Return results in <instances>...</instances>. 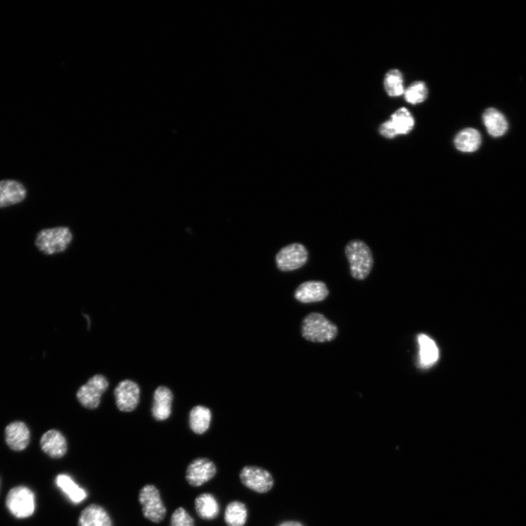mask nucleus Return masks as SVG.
Here are the masks:
<instances>
[{"label":"nucleus","instance_id":"obj_1","mask_svg":"<svg viewBox=\"0 0 526 526\" xmlns=\"http://www.w3.org/2000/svg\"><path fill=\"white\" fill-rule=\"evenodd\" d=\"M350 265L351 275L359 280H365L371 273L373 260L370 248L359 240L351 241L345 249Z\"/></svg>","mask_w":526,"mask_h":526},{"label":"nucleus","instance_id":"obj_2","mask_svg":"<svg viewBox=\"0 0 526 526\" xmlns=\"http://www.w3.org/2000/svg\"><path fill=\"white\" fill-rule=\"evenodd\" d=\"M338 334V329L324 316L311 313L303 321L302 335L310 342L324 343L333 341Z\"/></svg>","mask_w":526,"mask_h":526},{"label":"nucleus","instance_id":"obj_3","mask_svg":"<svg viewBox=\"0 0 526 526\" xmlns=\"http://www.w3.org/2000/svg\"><path fill=\"white\" fill-rule=\"evenodd\" d=\"M73 240L68 227H61L41 230L36 239V246L43 253L51 256L64 251Z\"/></svg>","mask_w":526,"mask_h":526},{"label":"nucleus","instance_id":"obj_4","mask_svg":"<svg viewBox=\"0 0 526 526\" xmlns=\"http://www.w3.org/2000/svg\"><path fill=\"white\" fill-rule=\"evenodd\" d=\"M109 387L107 377L96 374L78 389L76 394L78 401L84 408L95 410L100 406L102 395Z\"/></svg>","mask_w":526,"mask_h":526},{"label":"nucleus","instance_id":"obj_5","mask_svg":"<svg viewBox=\"0 0 526 526\" xmlns=\"http://www.w3.org/2000/svg\"><path fill=\"white\" fill-rule=\"evenodd\" d=\"M138 499L146 519L155 523L161 522L165 519L167 510L160 491L155 486H145L139 492Z\"/></svg>","mask_w":526,"mask_h":526},{"label":"nucleus","instance_id":"obj_6","mask_svg":"<svg viewBox=\"0 0 526 526\" xmlns=\"http://www.w3.org/2000/svg\"><path fill=\"white\" fill-rule=\"evenodd\" d=\"M6 504L9 511L15 517L26 518L32 515L35 512V495L26 487H16L9 492Z\"/></svg>","mask_w":526,"mask_h":526},{"label":"nucleus","instance_id":"obj_7","mask_svg":"<svg viewBox=\"0 0 526 526\" xmlns=\"http://www.w3.org/2000/svg\"><path fill=\"white\" fill-rule=\"evenodd\" d=\"M308 261V251L300 244H292L282 248L276 256L278 268L292 271L303 267Z\"/></svg>","mask_w":526,"mask_h":526},{"label":"nucleus","instance_id":"obj_8","mask_svg":"<svg viewBox=\"0 0 526 526\" xmlns=\"http://www.w3.org/2000/svg\"><path fill=\"white\" fill-rule=\"evenodd\" d=\"M114 397L118 409L123 412H131L139 405L141 389L138 385L130 380L120 382L114 390Z\"/></svg>","mask_w":526,"mask_h":526},{"label":"nucleus","instance_id":"obj_9","mask_svg":"<svg viewBox=\"0 0 526 526\" xmlns=\"http://www.w3.org/2000/svg\"><path fill=\"white\" fill-rule=\"evenodd\" d=\"M240 478L246 487L258 493H267L273 486L272 475L260 467H244L241 472Z\"/></svg>","mask_w":526,"mask_h":526},{"label":"nucleus","instance_id":"obj_10","mask_svg":"<svg viewBox=\"0 0 526 526\" xmlns=\"http://www.w3.org/2000/svg\"><path fill=\"white\" fill-rule=\"evenodd\" d=\"M217 473V468L212 460L200 458L191 462L187 467L186 479L189 485L199 487L212 479Z\"/></svg>","mask_w":526,"mask_h":526},{"label":"nucleus","instance_id":"obj_11","mask_svg":"<svg viewBox=\"0 0 526 526\" xmlns=\"http://www.w3.org/2000/svg\"><path fill=\"white\" fill-rule=\"evenodd\" d=\"M328 294L329 291L324 282L309 281L299 286L294 292V298L301 303L311 304L324 301Z\"/></svg>","mask_w":526,"mask_h":526},{"label":"nucleus","instance_id":"obj_12","mask_svg":"<svg viewBox=\"0 0 526 526\" xmlns=\"http://www.w3.org/2000/svg\"><path fill=\"white\" fill-rule=\"evenodd\" d=\"M40 447L46 454L55 459L65 456L68 452L67 440L57 430H50L45 433L41 437Z\"/></svg>","mask_w":526,"mask_h":526},{"label":"nucleus","instance_id":"obj_13","mask_svg":"<svg viewBox=\"0 0 526 526\" xmlns=\"http://www.w3.org/2000/svg\"><path fill=\"white\" fill-rule=\"evenodd\" d=\"M173 401L174 395L169 388L158 387L153 395V417L157 421H165L169 418L172 412Z\"/></svg>","mask_w":526,"mask_h":526},{"label":"nucleus","instance_id":"obj_14","mask_svg":"<svg viewBox=\"0 0 526 526\" xmlns=\"http://www.w3.org/2000/svg\"><path fill=\"white\" fill-rule=\"evenodd\" d=\"M27 196L25 187L16 181H0V208L22 202Z\"/></svg>","mask_w":526,"mask_h":526},{"label":"nucleus","instance_id":"obj_15","mask_svg":"<svg viewBox=\"0 0 526 526\" xmlns=\"http://www.w3.org/2000/svg\"><path fill=\"white\" fill-rule=\"evenodd\" d=\"M6 443L15 451L24 450L30 443V433L23 422H14L6 429Z\"/></svg>","mask_w":526,"mask_h":526},{"label":"nucleus","instance_id":"obj_16","mask_svg":"<svg viewBox=\"0 0 526 526\" xmlns=\"http://www.w3.org/2000/svg\"><path fill=\"white\" fill-rule=\"evenodd\" d=\"M78 526H113V522L107 510L100 505L91 504L81 512Z\"/></svg>","mask_w":526,"mask_h":526},{"label":"nucleus","instance_id":"obj_17","mask_svg":"<svg viewBox=\"0 0 526 526\" xmlns=\"http://www.w3.org/2000/svg\"><path fill=\"white\" fill-rule=\"evenodd\" d=\"M417 341L419 347V365L424 369H429L438 361V349L434 341L425 334H419Z\"/></svg>","mask_w":526,"mask_h":526},{"label":"nucleus","instance_id":"obj_18","mask_svg":"<svg viewBox=\"0 0 526 526\" xmlns=\"http://www.w3.org/2000/svg\"><path fill=\"white\" fill-rule=\"evenodd\" d=\"M482 119L489 133L493 137H501L508 130V122L506 118L495 109H487L483 114Z\"/></svg>","mask_w":526,"mask_h":526},{"label":"nucleus","instance_id":"obj_19","mask_svg":"<svg viewBox=\"0 0 526 526\" xmlns=\"http://www.w3.org/2000/svg\"><path fill=\"white\" fill-rule=\"evenodd\" d=\"M482 143L481 135L475 129L467 128L461 131L455 138V148L462 153H472L479 149Z\"/></svg>","mask_w":526,"mask_h":526},{"label":"nucleus","instance_id":"obj_20","mask_svg":"<svg viewBox=\"0 0 526 526\" xmlns=\"http://www.w3.org/2000/svg\"><path fill=\"white\" fill-rule=\"evenodd\" d=\"M55 482L57 487L60 489L73 503H79L87 498V492L80 488L71 476L66 474H59L56 477Z\"/></svg>","mask_w":526,"mask_h":526},{"label":"nucleus","instance_id":"obj_21","mask_svg":"<svg viewBox=\"0 0 526 526\" xmlns=\"http://www.w3.org/2000/svg\"><path fill=\"white\" fill-rule=\"evenodd\" d=\"M198 516L203 520H214L220 513V507L215 496L209 494L200 495L195 501Z\"/></svg>","mask_w":526,"mask_h":526},{"label":"nucleus","instance_id":"obj_22","mask_svg":"<svg viewBox=\"0 0 526 526\" xmlns=\"http://www.w3.org/2000/svg\"><path fill=\"white\" fill-rule=\"evenodd\" d=\"M212 420V413L204 407L197 406L189 413V426L197 434H203L208 431Z\"/></svg>","mask_w":526,"mask_h":526},{"label":"nucleus","instance_id":"obj_23","mask_svg":"<svg viewBox=\"0 0 526 526\" xmlns=\"http://www.w3.org/2000/svg\"><path fill=\"white\" fill-rule=\"evenodd\" d=\"M390 121L398 136L407 135L414 128V119L412 114L406 108L396 111L390 118Z\"/></svg>","mask_w":526,"mask_h":526},{"label":"nucleus","instance_id":"obj_24","mask_svg":"<svg viewBox=\"0 0 526 526\" xmlns=\"http://www.w3.org/2000/svg\"><path fill=\"white\" fill-rule=\"evenodd\" d=\"M247 518L245 505L239 501H233L227 505L225 520L228 526H244Z\"/></svg>","mask_w":526,"mask_h":526},{"label":"nucleus","instance_id":"obj_25","mask_svg":"<svg viewBox=\"0 0 526 526\" xmlns=\"http://www.w3.org/2000/svg\"><path fill=\"white\" fill-rule=\"evenodd\" d=\"M384 85L388 95L390 97H399L405 92L403 76L398 70H391L386 74Z\"/></svg>","mask_w":526,"mask_h":526},{"label":"nucleus","instance_id":"obj_26","mask_svg":"<svg viewBox=\"0 0 526 526\" xmlns=\"http://www.w3.org/2000/svg\"><path fill=\"white\" fill-rule=\"evenodd\" d=\"M404 94L407 102L417 104L427 99L428 88L425 82L416 81L411 84Z\"/></svg>","mask_w":526,"mask_h":526},{"label":"nucleus","instance_id":"obj_27","mask_svg":"<svg viewBox=\"0 0 526 526\" xmlns=\"http://www.w3.org/2000/svg\"><path fill=\"white\" fill-rule=\"evenodd\" d=\"M171 526H195L193 518L182 508L172 515Z\"/></svg>","mask_w":526,"mask_h":526},{"label":"nucleus","instance_id":"obj_28","mask_svg":"<svg viewBox=\"0 0 526 526\" xmlns=\"http://www.w3.org/2000/svg\"><path fill=\"white\" fill-rule=\"evenodd\" d=\"M380 133L383 136L388 139H393L398 136L390 120L382 124L380 128Z\"/></svg>","mask_w":526,"mask_h":526},{"label":"nucleus","instance_id":"obj_29","mask_svg":"<svg viewBox=\"0 0 526 526\" xmlns=\"http://www.w3.org/2000/svg\"><path fill=\"white\" fill-rule=\"evenodd\" d=\"M280 526H304V525L299 522L287 521V522H283Z\"/></svg>","mask_w":526,"mask_h":526}]
</instances>
